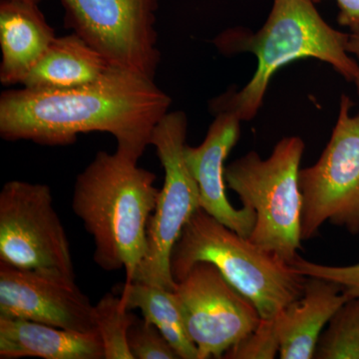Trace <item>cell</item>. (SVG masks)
<instances>
[{
  "instance_id": "1",
  "label": "cell",
  "mask_w": 359,
  "mask_h": 359,
  "mask_svg": "<svg viewBox=\"0 0 359 359\" xmlns=\"http://www.w3.org/2000/svg\"><path fill=\"white\" fill-rule=\"evenodd\" d=\"M172 98L154 79L110 65L96 81L76 88L4 91L0 135L7 141L69 145L78 135L106 132L117 151L139 161Z\"/></svg>"
},
{
  "instance_id": "2",
  "label": "cell",
  "mask_w": 359,
  "mask_h": 359,
  "mask_svg": "<svg viewBox=\"0 0 359 359\" xmlns=\"http://www.w3.org/2000/svg\"><path fill=\"white\" fill-rule=\"evenodd\" d=\"M313 0H273L263 27L256 32L233 27L219 33L215 46L224 55L250 52L257 57L254 76L242 89L229 90L210 101L215 114L230 112L241 121L256 117L271 78L280 68L299 59H318L353 82L359 63L347 51L348 33L328 25Z\"/></svg>"
},
{
  "instance_id": "3",
  "label": "cell",
  "mask_w": 359,
  "mask_h": 359,
  "mask_svg": "<svg viewBox=\"0 0 359 359\" xmlns=\"http://www.w3.org/2000/svg\"><path fill=\"white\" fill-rule=\"evenodd\" d=\"M155 180L138 161L116 150L97 153L75 182L73 211L93 238L94 261L105 271L124 269V285L134 282L145 255L159 193Z\"/></svg>"
},
{
  "instance_id": "4",
  "label": "cell",
  "mask_w": 359,
  "mask_h": 359,
  "mask_svg": "<svg viewBox=\"0 0 359 359\" xmlns=\"http://www.w3.org/2000/svg\"><path fill=\"white\" fill-rule=\"evenodd\" d=\"M209 262L238 292L252 302L263 320L278 313L304 294L306 276L219 223L201 208L184 226L170 266L175 282L196 263Z\"/></svg>"
},
{
  "instance_id": "5",
  "label": "cell",
  "mask_w": 359,
  "mask_h": 359,
  "mask_svg": "<svg viewBox=\"0 0 359 359\" xmlns=\"http://www.w3.org/2000/svg\"><path fill=\"white\" fill-rule=\"evenodd\" d=\"M304 142L285 137L268 159L250 151L224 167L226 185L256 212L250 242L292 263L302 249L299 171Z\"/></svg>"
},
{
  "instance_id": "6",
  "label": "cell",
  "mask_w": 359,
  "mask_h": 359,
  "mask_svg": "<svg viewBox=\"0 0 359 359\" xmlns=\"http://www.w3.org/2000/svg\"><path fill=\"white\" fill-rule=\"evenodd\" d=\"M188 118L182 111L168 112L156 125L150 145L165 171L154 214L147 224V245L134 282L151 283L176 290L170 259L184 226L201 209L200 191L184 155Z\"/></svg>"
},
{
  "instance_id": "7",
  "label": "cell",
  "mask_w": 359,
  "mask_h": 359,
  "mask_svg": "<svg viewBox=\"0 0 359 359\" xmlns=\"http://www.w3.org/2000/svg\"><path fill=\"white\" fill-rule=\"evenodd\" d=\"M340 98L339 117L327 147L313 166L299 171L302 238L318 237L325 222L359 233V112Z\"/></svg>"
},
{
  "instance_id": "8",
  "label": "cell",
  "mask_w": 359,
  "mask_h": 359,
  "mask_svg": "<svg viewBox=\"0 0 359 359\" xmlns=\"http://www.w3.org/2000/svg\"><path fill=\"white\" fill-rule=\"evenodd\" d=\"M0 261L75 278L69 241L48 186L14 180L2 188Z\"/></svg>"
},
{
  "instance_id": "9",
  "label": "cell",
  "mask_w": 359,
  "mask_h": 359,
  "mask_svg": "<svg viewBox=\"0 0 359 359\" xmlns=\"http://www.w3.org/2000/svg\"><path fill=\"white\" fill-rule=\"evenodd\" d=\"M68 27L110 65L155 80L159 0H60Z\"/></svg>"
},
{
  "instance_id": "10",
  "label": "cell",
  "mask_w": 359,
  "mask_h": 359,
  "mask_svg": "<svg viewBox=\"0 0 359 359\" xmlns=\"http://www.w3.org/2000/svg\"><path fill=\"white\" fill-rule=\"evenodd\" d=\"M175 292L198 359L223 358L261 323L252 302L209 262L194 264Z\"/></svg>"
},
{
  "instance_id": "11",
  "label": "cell",
  "mask_w": 359,
  "mask_h": 359,
  "mask_svg": "<svg viewBox=\"0 0 359 359\" xmlns=\"http://www.w3.org/2000/svg\"><path fill=\"white\" fill-rule=\"evenodd\" d=\"M0 316L89 332L96 330L94 306L74 278L11 266L0 261Z\"/></svg>"
},
{
  "instance_id": "12",
  "label": "cell",
  "mask_w": 359,
  "mask_h": 359,
  "mask_svg": "<svg viewBox=\"0 0 359 359\" xmlns=\"http://www.w3.org/2000/svg\"><path fill=\"white\" fill-rule=\"evenodd\" d=\"M241 122L233 113H217L203 143L197 147L186 145L184 155L199 186L201 208L238 235L250 238L256 212L245 205L233 207L226 198L224 181V160L240 139Z\"/></svg>"
},
{
  "instance_id": "13",
  "label": "cell",
  "mask_w": 359,
  "mask_h": 359,
  "mask_svg": "<svg viewBox=\"0 0 359 359\" xmlns=\"http://www.w3.org/2000/svg\"><path fill=\"white\" fill-rule=\"evenodd\" d=\"M349 299L337 283L306 278L302 297L273 318L280 340V358H313L323 327Z\"/></svg>"
},
{
  "instance_id": "14",
  "label": "cell",
  "mask_w": 359,
  "mask_h": 359,
  "mask_svg": "<svg viewBox=\"0 0 359 359\" xmlns=\"http://www.w3.org/2000/svg\"><path fill=\"white\" fill-rule=\"evenodd\" d=\"M105 359L97 330L73 332L0 316V358Z\"/></svg>"
},
{
  "instance_id": "15",
  "label": "cell",
  "mask_w": 359,
  "mask_h": 359,
  "mask_svg": "<svg viewBox=\"0 0 359 359\" xmlns=\"http://www.w3.org/2000/svg\"><path fill=\"white\" fill-rule=\"evenodd\" d=\"M56 39L37 6L2 0L0 4V81L22 84Z\"/></svg>"
},
{
  "instance_id": "16",
  "label": "cell",
  "mask_w": 359,
  "mask_h": 359,
  "mask_svg": "<svg viewBox=\"0 0 359 359\" xmlns=\"http://www.w3.org/2000/svg\"><path fill=\"white\" fill-rule=\"evenodd\" d=\"M110 65L76 33L56 37L23 81L32 90L76 88L96 81Z\"/></svg>"
},
{
  "instance_id": "17",
  "label": "cell",
  "mask_w": 359,
  "mask_h": 359,
  "mask_svg": "<svg viewBox=\"0 0 359 359\" xmlns=\"http://www.w3.org/2000/svg\"><path fill=\"white\" fill-rule=\"evenodd\" d=\"M120 299L129 311L140 309L143 320L160 330L180 358L198 359L197 347L187 332L175 290L151 283L133 282L123 285Z\"/></svg>"
},
{
  "instance_id": "18",
  "label": "cell",
  "mask_w": 359,
  "mask_h": 359,
  "mask_svg": "<svg viewBox=\"0 0 359 359\" xmlns=\"http://www.w3.org/2000/svg\"><path fill=\"white\" fill-rule=\"evenodd\" d=\"M313 358L359 359V297H351L330 318Z\"/></svg>"
},
{
  "instance_id": "19",
  "label": "cell",
  "mask_w": 359,
  "mask_h": 359,
  "mask_svg": "<svg viewBox=\"0 0 359 359\" xmlns=\"http://www.w3.org/2000/svg\"><path fill=\"white\" fill-rule=\"evenodd\" d=\"M94 318L105 359H134L128 346V332L137 318L125 308L121 299L111 292L104 295L94 306Z\"/></svg>"
},
{
  "instance_id": "20",
  "label": "cell",
  "mask_w": 359,
  "mask_h": 359,
  "mask_svg": "<svg viewBox=\"0 0 359 359\" xmlns=\"http://www.w3.org/2000/svg\"><path fill=\"white\" fill-rule=\"evenodd\" d=\"M280 354L275 320H263L254 332L231 346L223 358L273 359Z\"/></svg>"
},
{
  "instance_id": "21",
  "label": "cell",
  "mask_w": 359,
  "mask_h": 359,
  "mask_svg": "<svg viewBox=\"0 0 359 359\" xmlns=\"http://www.w3.org/2000/svg\"><path fill=\"white\" fill-rule=\"evenodd\" d=\"M128 346L134 359L180 358L160 330L145 320L137 318L129 328Z\"/></svg>"
},
{
  "instance_id": "22",
  "label": "cell",
  "mask_w": 359,
  "mask_h": 359,
  "mask_svg": "<svg viewBox=\"0 0 359 359\" xmlns=\"http://www.w3.org/2000/svg\"><path fill=\"white\" fill-rule=\"evenodd\" d=\"M301 275L320 278L340 285L349 297H359V263L346 266L316 264L297 256L290 264Z\"/></svg>"
},
{
  "instance_id": "23",
  "label": "cell",
  "mask_w": 359,
  "mask_h": 359,
  "mask_svg": "<svg viewBox=\"0 0 359 359\" xmlns=\"http://www.w3.org/2000/svg\"><path fill=\"white\" fill-rule=\"evenodd\" d=\"M318 4L321 0H313ZM339 6L337 22L349 28L351 33H359V0H337Z\"/></svg>"
},
{
  "instance_id": "24",
  "label": "cell",
  "mask_w": 359,
  "mask_h": 359,
  "mask_svg": "<svg viewBox=\"0 0 359 359\" xmlns=\"http://www.w3.org/2000/svg\"><path fill=\"white\" fill-rule=\"evenodd\" d=\"M347 51L351 55L354 56L359 63V33H349Z\"/></svg>"
},
{
  "instance_id": "25",
  "label": "cell",
  "mask_w": 359,
  "mask_h": 359,
  "mask_svg": "<svg viewBox=\"0 0 359 359\" xmlns=\"http://www.w3.org/2000/svg\"><path fill=\"white\" fill-rule=\"evenodd\" d=\"M11 1L20 2V4H28V6H37L42 0H11Z\"/></svg>"
},
{
  "instance_id": "26",
  "label": "cell",
  "mask_w": 359,
  "mask_h": 359,
  "mask_svg": "<svg viewBox=\"0 0 359 359\" xmlns=\"http://www.w3.org/2000/svg\"><path fill=\"white\" fill-rule=\"evenodd\" d=\"M353 83L355 84L356 91L359 95V71L358 75H356L355 79H354Z\"/></svg>"
}]
</instances>
